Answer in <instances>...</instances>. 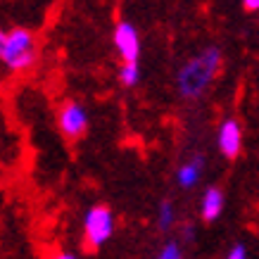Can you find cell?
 Returning <instances> with one entry per match:
<instances>
[{
  "label": "cell",
  "instance_id": "7",
  "mask_svg": "<svg viewBox=\"0 0 259 259\" xmlns=\"http://www.w3.org/2000/svg\"><path fill=\"white\" fill-rule=\"evenodd\" d=\"M221 209H224V193H221L217 186H209L202 195V207H200V214H202L204 221H214L219 219Z\"/></svg>",
  "mask_w": 259,
  "mask_h": 259
},
{
  "label": "cell",
  "instance_id": "13",
  "mask_svg": "<svg viewBox=\"0 0 259 259\" xmlns=\"http://www.w3.org/2000/svg\"><path fill=\"white\" fill-rule=\"evenodd\" d=\"M245 10H250V12H257L259 10V0H243Z\"/></svg>",
  "mask_w": 259,
  "mask_h": 259
},
{
  "label": "cell",
  "instance_id": "11",
  "mask_svg": "<svg viewBox=\"0 0 259 259\" xmlns=\"http://www.w3.org/2000/svg\"><path fill=\"white\" fill-rule=\"evenodd\" d=\"M157 259H183L181 245L176 243V240H171V243H166L164 247H162V252L157 254Z\"/></svg>",
  "mask_w": 259,
  "mask_h": 259
},
{
  "label": "cell",
  "instance_id": "5",
  "mask_svg": "<svg viewBox=\"0 0 259 259\" xmlns=\"http://www.w3.org/2000/svg\"><path fill=\"white\" fill-rule=\"evenodd\" d=\"M114 48H117L121 62H138L141 57V38L136 31L134 24L128 22H119L114 26Z\"/></svg>",
  "mask_w": 259,
  "mask_h": 259
},
{
  "label": "cell",
  "instance_id": "12",
  "mask_svg": "<svg viewBox=\"0 0 259 259\" xmlns=\"http://www.w3.org/2000/svg\"><path fill=\"white\" fill-rule=\"evenodd\" d=\"M226 259H247V250H245V245L236 243L233 247H231V250H228Z\"/></svg>",
  "mask_w": 259,
  "mask_h": 259
},
{
  "label": "cell",
  "instance_id": "8",
  "mask_svg": "<svg viewBox=\"0 0 259 259\" xmlns=\"http://www.w3.org/2000/svg\"><path fill=\"white\" fill-rule=\"evenodd\" d=\"M202 166H204L202 155H195L193 159H188V162L179 169V174H176L179 183L183 186V188H193L197 181H200V176H202Z\"/></svg>",
  "mask_w": 259,
  "mask_h": 259
},
{
  "label": "cell",
  "instance_id": "1",
  "mask_svg": "<svg viewBox=\"0 0 259 259\" xmlns=\"http://www.w3.org/2000/svg\"><path fill=\"white\" fill-rule=\"evenodd\" d=\"M221 67V50L219 48H207L200 55L190 57L188 62L181 67L179 76H176V88L179 95L186 100H195L212 86L214 76Z\"/></svg>",
  "mask_w": 259,
  "mask_h": 259
},
{
  "label": "cell",
  "instance_id": "9",
  "mask_svg": "<svg viewBox=\"0 0 259 259\" xmlns=\"http://www.w3.org/2000/svg\"><path fill=\"white\" fill-rule=\"evenodd\" d=\"M141 79V71H138V62H126L121 64V69H119V81H121V86L126 88H134Z\"/></svg>",
  "mask_w": 259,
  "mask_h": 259
},
{
  "label": "cell",
  "instance_id": "10",
  "mask_svg": "<svg viewBox=\"0 0 259 259\" xmlns=\"http://www.w3.org/2000/svg\"><path fill=\"white\" fill-rule=\"evenodd\" d=\"M174 224V207L169 200H164V202L159 204V228L162 231H169Z\"/></svg>",
  "mask_w": 259,
  "mask_h": 259
},
{
  "label": "cell",
  "instance_id": "3",
  "mask_svg": "<svg viewBox=\"0 0 259 259\" xmlns=\"http://www.w3.org/2000/svg\"><path fill=\"white\" fill-rule=\"evenodd\" d=\"M114 233V214L107 204H95L86 212L83 219V236L91 250H98L107 243Z\"/></svg>",
  "mask_w": 259,
  "mask_h": 259
},
{
  "label": "cell",
  "instance_id": "4",
  "mask_svg": "<svg viewBox=\"0 0 259 259\" xmlns=\"http://www.w3.org/2000/svg\"><path fill=\"white\" fill-rule=\"evenodd\" d=\"M57 126H60L64 138L79 141L81 136L88 131V112L83 110V105L74 100L62 102L60 110H57Z\"/></svg>",
  "mask_w": 259,
  "mask_h": 259
},
{
  "label": "cell",
  "instance_id": "6",
  "mask_svg": "<svg viewBox=\"0 0 259 259\" xmlns=\"http://www.w3.org/2000/svg\"><path fill=\"white\" fill-rule=\"evenodd\" d=\"M217 143H219L221 155L226 159H236L243 148V128L238 119H224L217 134Z\"/></svg>",
  "mask_w": 259,
  "mask_h": 259
},
{
  "label": "cell",
  "instance_id": "2",
  "mask_svg": "<svg viewBox=\"0 0 259 259\" xmlns=\"http://www.w3.org/2000/svg\"><path fill=\"white\" fill-rule=\"evenodd\" d=\"M36 57V38L29 29H10L0 33V60L10 71L31 69Z\"/></svg>",
  "mask_w": 259,
  "mask_h": 259
},
{
  "label": "cell",
  "instance_id": "14",
  "mask_svg": "<svg viewBox=\"0 0 259 259\" xmlns=\"http://www.w3.org/2000/svg\"><path fill=\"white\" fill-rule=\"evenodd\" d=\"M53 259H76V257H74V254H69V252H57Z\"/></svg>",
  "mask_w": 259,
  "mask_h": 259
}]
</instances>
